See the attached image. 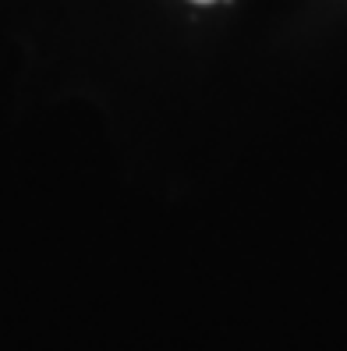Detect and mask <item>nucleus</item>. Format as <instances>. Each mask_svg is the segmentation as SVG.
<instances>
[{"label":"nucleus","mask_w":347,"mask_h":351,"mask_svg":"<svg viewBox=\"0 0 347 351\" xmlns=\"http://www.w3.org/2000/svg\"><path fill=\"white\" fill-rule=\"evenodd\" d=\"M195 4H213V0H195Z\"/></svg>","instance_id":"obj_1"}]
</instances>
